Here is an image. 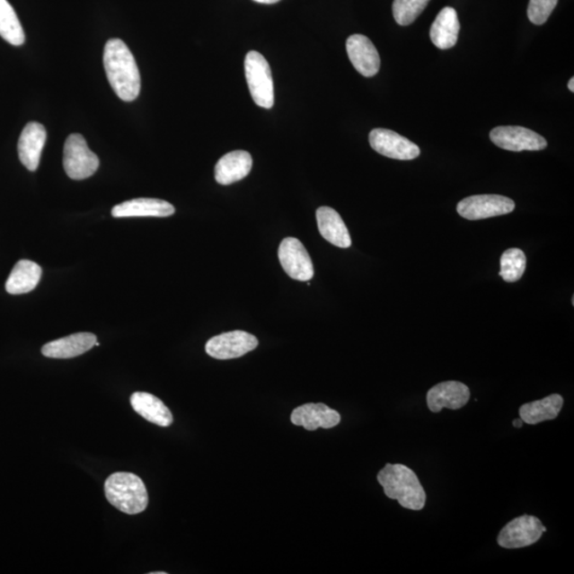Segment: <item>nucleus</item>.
Masks as SVG:
<instances>
[{
    "label": "nucleus",
    "mask_w": 574,
    "mask_h": 574,
    "mask_svg": "<svg viewBox=\"0 0 574 574\" xmlns=\"http://www.w3.org/2000/svg\"><path fill=\"white\" fill-rule=\"evenodd\" d=\"M104 71L121 101H136L141 92V75L135 57L123 40H109L103 51Z\"/></svg>",
    "instance_id": "f257e3e1"
},
{
    "label": "nucleus",
    "mask_w": 574,
    "mask_h": 574,
    "mask_svg": "<svg viewBox=\"0 0 574 574\" xmlns=\"http://www.w3.org/2000/svg\"><path fill=\"white\" fill-rule=\"evenodd\" d=\"M378 482L386 497L397 500L404 508L420 510L427 495L417 474L402 464H386L378 473Z\"/></svg>",
    "instance_id": "f03ea898"
},
{
    "label": "nucleus",
    "mask_w": 574,
    "mask_h": 574,
    "mask_svg": "<svg viewBox=\"0 0 574 574\" xmlns=\"http://www.w3.org/2000/svg\"><path fill=\"white\" fill-rule=\"evenodd\" d=\"M106 498L112 506L128 515L143 513L148 506V492L142 479L129 472H116L104 483Z\"/></svg>",
    "instance_id": "7ed1b4c3"
},
{
    "label": "nucleus",
    "mask_w": 574,
    "mask_h": 574,
    "mask_svg": "<svg viewBox=\"0 0 574 574\" xmlns=\"http://www.w3.org/2000/svg\"><path fill=\"white\" fill-rule=\"evenodd\" d=\"M245 74L253 102L259 107L271 109L275 102L274 81L269 64L260 52H248L245 57Z\"/></svg>",
    "instance_id": "20e7f679"
},
{
    "label": "nucleus",
    "mask_w": 574,
    "mask_h": 574,
    "mask_svg": "<svg viewBox=\"0 0 574 574\" xmlns=\"http://www.w3.org/2000/svg\"><path fill=\"white\" fill-rule=\"evenodd\" d=\"M63 165L69 178L84 180L97 172L100 159L88 147L85 138L75 133L67 137L64 145Z\"/></svg>",
    "instance_id": "39448f33"
},
{
    "label": "nucleus",
    "mask_w": 574,
    "mask_h": 574,
    "mask_svg": "<svg viewBox=\"0 0 574 574\" xmlns=\"http://www.w3.org/2000/svg\"><path fill=\"white\" fill-rule=\"evenodd\" d=\"M546 531L542 521L534 516H520L503 527L498 536V544L506 549L529 547L537 543Z\"/></svg>",
    "instance_id": "423d86ee"
},
{
    "label": "nucleus",
    "mask_w": 574,
    "mask_h": 574,
    "mask_svg": "<svg viewBox=\"0 0 574 574\" xmlns=\"http://www.w3.org/2000/svg\"><path fill=\"white\" fill-rule=\"evenodd\" d=\"M457 213L468 220L507 216L515 210V202L501 195H475L459 202Z\"/></svg>",
    "instance_id": "0eeeda50"
},
{
    "label": "nucleus",
    "mask_w": 574,
    "mask_h": 574,
    "mask_svg": "<svg viewBox=\"0 0 574 574\" xmlns=\"http://www.w3.org/2000/svg\"><path fill=\"white\" fill-rule=\"evenodd\" d=\"M490 140L508 152H538L548 146L546 138L538 133L519 126L497 127L490 132Z\"/></svg>",
    "instance_id": "6e6552de"
},
{
    "label": "nucleus",
    "mask_w": 574,
    "mask_h": 574,
    "mask_svg": "<svg viewBox=\"0 0 574 574\" xmlns=\"http://www.w3.org/2000/svg\"><path fill=\"white\" fill-rule=\"evenodd\" d=\"M278 257L282 269L292 279L310 281L314 277V266L310 254L298 239L295 237L284 239L278 251Z\"/></svg>",
    "instance_id": "1a4fd4ad"
},
{
    "label": "nucleus",
    "mask_w": 574,
    "mask_h": 574,
    "mask_svg": "<svg viewBox=\"0 0 574 574\" xmlns=\"http://www.w3.org/2000/svg\"><path fill=\"white\" fill-rule=\"evenodd\" d=\"M259 340L245 331H232L214 336L208 340L206 351L208 356L217 359H231L245 356L255 349Z\"/></svg>",
    "instance_id": "9d476101"
},
{
    "label": "nucleus",
    "mask_w": 574,
    "mask_h": 574,
    "mask_svg": "<svg viewBox=\"0 0 574 574\" xmlns=\"http://www.w3.org/2000/svg\"><path fill=\"white\" fill-rule=\"evenodd\" d=\"M371 148L387 158L410 161L420 155V149L409 138L388 129H374L369 135Z\"/></svg>",
    "instance_id": "9b49d317"
},
{
    "label": "nucleus",
    "mask_w": 574,
    "mask_h": 574,
    "mask_svg": "<svg viewBox=\"0 0 574 574\" xmlns=\"http://www.w3.org/2000/svg\"><path fill=\"white\" fill-rule=\"evenodd\" d=\"M471 399V390L466 384L457 381L438 383L427 393V404L433 413H439L443 409L460 410Z\"/></svg>",
    "instance_id": "f8f14e48"
},
{
    "label": "nucleus",
    "mask_w": 574,
    "mask_h": 574,
    "mask_svg": "<svg viewBox=\"0 0 574 574\" xmlns=\"http://www.w3.org/2000/svg\"><path fill=\"white\" fill-rule=\"evenodd\" d=\"M346 49L352 66L364 77H374L378 74L381 66L379 52L367 37L353 34L348 38Z\"/></svg>",
    "instance_id": "ddd939ff"
},
{
    "label": "nucleus",
    "mask_w": 574,
    "mask_h": 574,
    "mask_svg": "<svg viewBox=\"0 0 574 574\" xmlns=\"http://www.w3.org/2000/svg\"><path fill=\"white\" fill-rule=\"evenodd\" d=\"M339 411L323 403H306L293 411L291 420L295 426L304 427L307 431L318 428H331L340 422Z\"/></svg>",
    "instance_id": "4468645a"
},
{
    "label": "nucleus",
    "mask_w": 574,
    "mask_h": 574,
    "mask_svg": "<svg viewBox=\"0 0 574 574\" xmlns=\"http://www.w3.org/2000/svg\"><path fill=\"white\" fill-rule=\"evenodd\" d=\"M46 138H48V132H46L44 126L37 121L28 123L22 130L17 150H19L22 163L28 171L36 172L38 170Z\"/></svg>",
    "instance_id": "2eb2a0df"
},
{
    "label": "nucleus",
    "mask_w": 574,
    "mask_h": 574,
    "mask_svg": "<svg viewBox=\"0 0 574 574\" xmlns=\"http://www.w3.org/2000/svg\"><path fill=\"white\" fill-rule=\"evenodd\" d=\"M96 335L81 332L56 340L42 348V355L50 358H72L88 352L95 346Z\"/></svg>",
    "instance_id": "dca6fc26"
},
{
    "label": "nucleus",
    "mask_w": 574,
    "mask_h": 574,
    "mask_svg": "<svg viewBox=\"0 0 574 574\" xmlns=\"http://www.w3.org/2000/svg\"><path fill=\"white\" fill-rule=\"evenodd\" d=\"M175 208L165 200L137 199L123 202L112 208V216L120 217H168Z\"/></svg>",
    "instance_id": "f3484780"
},
{
    "label": "nucleus",
    "mask_w": 574,
    "mask_h": 574,
    "mask_svg": "<svg viewBox=\"0 0 574 574\" xmlns=\"http://www.w3.org/2000/svg\"><path fill=\"white\" fill-rule=\"evenodd\" d=\"M319 234L324 240L340 248H349L351 237L340 214L329 207L319 208L316 211Z\"/></svg>",
    "instance_id": "a211bd4d"
},
{
    "label": "nucleus",
    "mask_w": 574,
    "mask_h": 574,
    "mask_svg": "<svg viewBox=\"0 0 574 574\" xmlns=\"http://www.w3.org/2000/svg\"><path fill=\"white\" fill-rule=\"evenodd\" d=\"M252 168L251 154L243 150L225 155L216 166V179L219 184L229 185L246 178Z\"/></svg>",
    "instance_id": "6ab92c4d"
},
{
    "label": "nucleus",
    "mask_w": 574,
    "mask_h": 574,
    "mask_svg": "<svg viewBox=\"0 0 574 574\" xmlns=\"http://www.w3.org/2000/svg\"><path fill=\"white\" fill-rule=\"evenodd\" d=\"M460 21L456 11L446 7L435 19L430 31L432 43L439 49H450L455 46L460 33Z\"/></svg>",
    "instance_id": "aec40b11"
},
{
    "label": "nucleus",
    "mask_w": 574,
    "mask_h": 574,
    "mask_svg": "<svg viewBox=\"0 0 574 574\" xmlns=\"http://www.w3.org/2000/svg\"><path fill=\"white\" fill-rule=\"evenodd\" d=\"M130 403L138 415L156 426L170 427L173 421L171 411L152 393L137 392L131 396Z\"/></svg>",
    "instance_id": "412c9836"
},
{
    "label": "nucleus",
    "mask_w": 574,
    "mask_h": 574,
    "mask_svg": "<svg viewBox=\"0 0 574 574\" xmlns=\"http://www.w3.org/2000/svg\"><path fill=\"white\" fill-rule=\"evenodd\" d=\"M42 269L37 263L29 260H22L17 262L5 282V289L11 295H22L31 293L38 287Z\"/></svg>",
    "instance_id": "4be33fe9"
},
{
    "label": "nucleus",
    "mask_w": 574,
    "mask_h": 574,
    "mask_svg": "<svg viewBox=\"0 0 574 574\" xmlns=\"http://www.w3.org/2000/svg\"><path fill=\"white\" fill-rule=\"evenodd\" d=\"M562 405L564 398L559 393H553L537 402L524 404L519 409V416L527 425L534 426L543 421L554 420L561 413Z\"/></svg>",
    "instance_id": "5701e85b"
},
{
    "label": "nucleus",
    "mask_w": 574,
    "mask_h": 574,
    "mask_svg": "<svg viewBox=\"0 0 574 574\" xmlns=\"http://www.w3.org/2000/svg\"><path fill=\"white\" fill-rule=\"evenodd\" d=\"M0 37L13 46L25 43V32L8 0H0Z\"/></svg>",
    "instance_id": "b1692460"
},
{
    "label": "nucleus",
    "mask_w": 574,
    "mask_h": 574,
    "mask_svg": "<svg viewBox=\"0 0 574 574\" xmlns=\"http://www.w3.org/2000/svg\"><path fill=\"white\" fill-rule=\"evenodd\" d=\"M501 269L499 276L506 282H517L523 278L526 268L525 254L519 248H510L502 254Z\"/></svg>",
    "instance_id": "393cba45"
},
{
    "label": "nucleus",
    "mask_w": 574,
    "mask_h": 574,
    "mask_svg": "<svg viewBox=\"0 0 574 574\" xmlns=\"http://www.w3.org/2000/svg\"><path fill=\"white\" fill-rule=\"evenodd\" d=\"M428 2L430 0H393V17L400 26H409L423 13Z\"/></svg>",
    "instance_id": "a878e982"
},
{
    "label": "nucleus",
    "mask_w": 574,
    "mask_h": 574,
    "mask_svg": "<svg viewBox=\"0 0 574 574\" xmlns=\"http://www.w3.org/2000/svg\"><path fill=\"white\" fill-rule=\"evenodd\" d=\"M559 0H530L527 16L535 25H543L558 4Z\"/></svg>",
    "instance_id": "bb28decb"
},
{
    "label": "nucleus",
    "mask_w": 574,
    "mask_h": 574,
    "mask_svg": "<svg viewBox=\"0 0 574 574\" xmlns=\"http://www.w3.org/2000/svg\"><path fill=\"white\" fill-rule=\"evenodd\" d=\"M255 3L265 4H272L276 3H279L280 0H253Z\"/></svg>",
    "instance_id": "cd10ccee"
},
{
    "label": "nucleus",
    "mask_w": 574,
    "mask_h": 574,
    "mask_svg": "<svg viewBox=\"0 0 574 574\" xmlns=\"http://www.w3.org/2000/svg\"><path fill=\"white\" fill-rule=\"evenodd\" d=\"M523 425H524V421H523V420H521L520 417H519V419H515V420L513 421V426H514L515 428H521V427H523Z\"/></svg>",
    "instance_id": "c85d7f7f"
},
{
    "label": "nucleus",
    "mask_w": 574,
    "mask_h": 574,
    "mask_svg": "<svg viewBox=\"0 0 574 574\" xmlns=\"http://www.w3.org/2000/svg\"><path fill=\"white\" fill-rule=\"evenodd\" d=\"M568 89H570L572 93L574 92V78H571L570 83H568Z\"/></svg>",
    "instance_id": "c756f323"
},
{
    "label": "nucleus",
    "mask_w": 574,
    "mask_h": 574,
    "mask_svg": "<svg viewBox=\"0 0 574 574\" xmlns=\"http://www.w3.org/2000/svg\"><path fill=\"white\" fill-rule=\"evenodd\" d=\"M152 574H166V572H152Z\"/></svg>",
    "instance_id": "7c9ffc66"
}]
</instances>
